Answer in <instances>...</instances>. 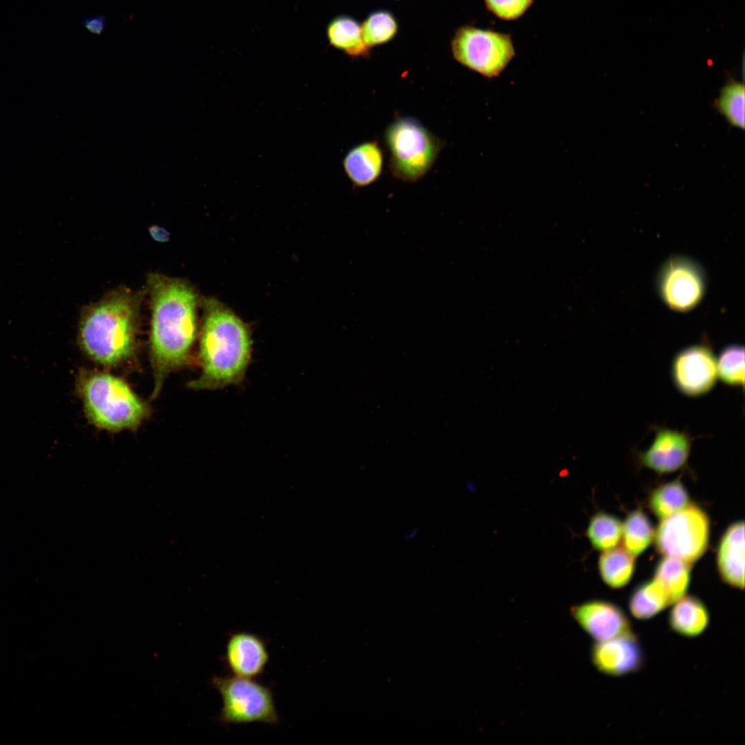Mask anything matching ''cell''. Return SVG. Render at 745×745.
I'll list each match as a JSON object with an SVG mask.
<instances>
[{"instance_id": "obj_7", "label": "cell", "mask_w": 745, "mask_h": 745, "mask_svg": "<svg viewBox=\"0 0 745 745\" xmlns=\"http://www.w3.org/2000/svg\"><path fill=\"white\" fill-rule=\"evenodd\" d=\"M453 57L487 78L499 76L515 54L510 34L464 26L451 40Z\"/></svg>"}, {"instance_id": "obj_5", "label": "cell", "mask_w": 745, "mask_h": 745, "mask_svg": "<svg viewBox=\"0 0 745 745\" xmlns=\"http://www.w3.org/2000/svg\"><path fill=\"white\" fill-rule=\"evenodd\" d=\"M384 140L393 176L406 182L423 178L441 148V141L413 117H398L386 128Z\"/></svg>"}, {"instance_id": "obj_12", "label": "cell", "mask_w": 745, "mask_h": 745, "mask_svg": "<svg viewBox=\"0 0 745 745\" xmlns=\"http://www.w3.org/2000/svg\"><path fill=\"white\" fill-rule=\"evenodd\" d=\"M570 613L595 641L606 640L633 631L625 612L608 601L597 599L586 601L573 606Z\"/></svg>"}, {"instance_id": "obj_11", "label": "cell", "mask_w": 745, "mask_h": 745, "mask_svg": "<svg viewBox=\"0 0 745 745\" xmlns=\"http://www.w3.org/2000/svg\"><path fill=\"white\" fill-rule=\"evenodd\" d=\"M590 659L600 673L611 677L637 673L645 664L643 647L633 631L595 641L590 648Z\"/></svg>"}, {"instance_id": "obj_18", "label": "cell", "mask_w": 745, "mask_h": 745, "mask_svg": "<svg viewBox=\"0 0 745 745\" xmlns=\"http://www.w3.org/2000/svg\"><path fill=\"white\" fill-rule=\"evenodd\" d=\"M326 36L330 44L351 57H366L369 48L364 42L361 24L353 17L339 15L328 24Z\"/></svg>"}, {"instance_id": "obj_29", "label": "cell", "mask_w": 745, "mask_h": 745, "mask_svg": "<svg viewBox=\"0 0 745 745\" xmlns=\"http://www.w3.org/2000/svg\"><path fill=\"white\" fill-rule=\"evenodd\" d=\"M81 26L90 33L101 35L106 29L107 20L103 14H97L83 19Z\"/></svg>"}, {"instance_id": "obj_22", "label": "cell", "mask_w": 745, "mask_h": 745, "mask_svg": "<svg viewBox=\"0 0 745 745\" xmlns=\"http://www.w3.org/2000/svg\"><path fill=\"white\" fill-rule=\"evenodd\" d=\"M713 106L730 125L744 129L745 87L743 82L729 79L720 90Z\"/></svg>"}, {"instance_id": "obj_21", "label": "cell", "mask_w": 745, "mask_h": 745, "mask_svg": "<svg viewBox=\"0 0 745 745\" xmlns=\"http://www.w3.org/2000/svg\"><path fill=\"white\" fill-rule=\"evenodd\" d=\"M668 605L666 593L654 579L638 586L628 601L631 615L639 620L653 618Z\"/></svg>"}, {"instance_id": "obj_13", "label": "cell", "mask_w": 745, "mask_h": 745, "mask_svg": "<svg viewBox=\"0 0 745 745\" xmlns=\"http://www.w3.org/2000/svg\"><path fill=\"white\" fill-rule=\"evenodd\" d=\"M269 661L267 645L260 636L245 631L230 635L225 662L235 676L255 678L263 674Z\"/></svg>"}, {"instance_id": "obj_2", "label": "cell", "mask_w": 745, "mask_h": 745, "mask_svg": "<svg viewBox=\"0 0 745 745\" xmlns=\"http://www.w3.org/2000/svg\"><path fill=\"white\" fill-rule=\"evenodd\" d=\"M139 309L138 295L121 289L85 309L78 330L83 352L106 367L130 359L137 346Z\"/></svg>"}, {"instance_id": "obj_4", "label": "cell", "mask_w": 745, "mask_h": 745, "mask_svg": "<svg viewBox=\"0 0 745 745\" xmlns=\"http://www.w3.org/2000/svg\"><path fill=\"white\" fill-rule=\"evenodd\" d=\"M77 390L89 421L109 431L137 428L148 408L121 379L107 372L81 373Z\"/></svg>"}, {"instance_id": "obj_24", "label": "cell", "mask_w": 745, "mask_h": 745, "mask_svg": "<svg viewBox=\"0 0 745 745\" xmlns=\"http://www.w3.org/2000/svg\"><path fill=\"white\" fill-rule=\"evenodd\" d=\"M364 43L371 48L393 40L398 33V22L392 12L378 10L370 12L361 24Z\"/></svg>"}, {"instance_id": "obj_23", "label": "cell", "mask_w": 745, "mask_h": 745, "mask_svg": "<svg viewBox=\"0 0 745 745\" xmlns=\"http://www.w3.org/2000/svg\"><path fill=\"white\" fill-rule=\"evenodd\" d=\"M622 534V524L615 517L599 512L588 522L586 535L592 546L604 552L617 546Z\"/></svg>"}, {"instance_id": "obj_1", "label": "cell", "mask_w": 745, "mask_h": 745, "mask_svg": "<svg viewBox=\"0 0 745 745\" xmlns=\"http://www.w3.org/2000/svg\"><path fill=\"white\" fill-rule=\"evenodd\" d=\"M148 287L152 305L150 347L155 397L168 375L181 367L188 359L197 334V297L186 282L162 275H150Z\"/></svg>"}, {"instance_id": "obj_20", "label": "cell", "mask_w": 745, "mask_h": 745, "mask_svg": "<svg viewBox=\"0 0 745 745\" xmlns=\"http://www.w3.org/2000/svg\"><path fill=\"white\" fill-rule=\"evenodd\" d=\"M635 556L624 548L615 547L604 551L598 560V570L603 582L619 588L626 585L634 570Z\"/></svg>"}, {"instance_id": "obj_26", "label": "cell", "mask_w": 745, "mask_h": 745, "mask_svg": "<svg viewBox=\"0 0 745 745\" xmlns=\"http://www.w3.org/2000/svg\"><path fill=\"white\" fill-rule=\"evenodd\" d=\"M654 535L650 520L639 510L630 513L622 525L624 548L633 556L642 553L649 546Z\"/></svg>"}, {"instance_id": "obj_17", "label": "cell", "mask_w": 745, "mask_h": 745, "mask_svg": "<svg viewBox=\"0 0 745 745\" xmlns=\"http://www.w3.org/2000/svg\"><path fill=\"white\" fill-rule=\"evenodd\" d=\"M668 615L669 628L678 635L694 638L701 635L711 623L706 605L693 595H684L673 603Z\"/></svg>"}, {"instance_id": "obj_15", "label": "cell", "mask_w": 745, "mask_h": 745, "mask_svg": "<svg viewBox=\"0 0 745 745\" xmlns=\"http://www.w3.org/2000/svg\"><path fill=\"white\" fill-rule=\"evenodd\" d=\"M717 566L723 580L728 585L744 586V524L738 522L724 533L717 552Z\"/></svg>"}, {"instance_id": "obj_8", "label": "cell", "mask_w": 745, "mask_h": 745, "mask_svg": "<svg viewBox=\"0 0 745 745\" xmlns=\"http://www.w3.org/2000/svg\"><path fill=\"white\" fill-rule=\"evenodd\" d=\"M657 550L665 556L691 564L705 552L709 537V519L695 504L662 519L655 533Z\"/></svg>"}, {"instance_id": "obj_27", "label": "cell", "mask_w": 745, "mask_h": 745, "mask_svg": "<svg viewBox=\"0 0 745 745\" xmlns=\"http://www.w3.org/2000/svg\"><path fill=\"white\" fill-rule=\"evenodd\" d=\"M717 376L725 384L744 387V348L731 345L724 348L717 359Z\"/></svg>"}, {"instance_id": "obj_9", "label": "cell", "mask_w": 745, "mask_h": 745, "mask_svg": "<svg viewBox=\"0 0 745 745\" xmlns=\"http://www.w3.org/2000/svg\"><path fill=\"white\" fill-rule=\"evenodd\" d=\"M658 294L671 310L687 312L697 307L706 290V277L695 260L674 255L659 268L656 279Z\"/></svg>"}, {"instance_id": "obj_3", "label": "cell", "mask_w": 745, "mask_h": 745, "mask_svg": "<svg viewBox=\"0 0 745 745\" xmlns=\"http://www.w3.org/2000/svg\"><path fill=\"white\" fill-rule=\"evenodd\" d=\"M251 340L243 322L230 311L208 308L199 342L201 373L195 389H217L241 381L251 356Z\"/></svg>"}, {"instance_id": "obj_10", "label": "cell", "mask_w": 745, "mask_h": 745, "mask_svg": "<svg viewBox=\"0 0 745 745\" xmlns=\"http://www.w3.org/2000/svg\"><path fill=\"white\" fill-rule=\"evenodd\" d=\"M673 382L677 389L690 397L709 392L715 385L717 359L706 345L696 344L679 351L671 366Z\"/></svg>"}, {"instance_id": "obj_19", "label": "cell", "mask_w": 745, "mask_h": 745, "mask_svg": "<svg viewBox=\"0 0 745 745\" xmlns=\"http://www.w3.org/2000/svg\"><path fill=\"white\" fill-rule=\"evenodd\" d=\"M690 564L666 556L657 565L653 579L662 587L670 604L685 595L690 584Z\"/></svg>"}, {"instance_id": "obj_25", "label": "cell", "mask_w": 745, "mask_h": 745, "mask_svg": "<svg viewBox=\"0 0 745 745\" xmlns=\"http://www.w3.org/2000/svg\"><path fill=\"white\" fill-rule=\"evenodd\" d=\"M688 504V493L679 480L658 487L652 493L649 500L651 510L660 519L677 513Z\"/></svg>"}, {"instance_id": "obj_16", "label": "cell", "mask_w": 745, "mask_h": 745, "mask_svg": "<svg viewBox=\"0 0 745 745\" xmlns=\"http://www.w3.org/2000/svg\"><path fill=\"white\" fill-rule=\"evenodd\" d=\"M383 163V152L378 143L369 141L352 148L344 157L343 166L353 185L364 187L378 179Z\"/></svg>"}, {"instance_id": "obj_14", "label": "cell", "mask_w": 745, "mask_h": 745, "mask_svg": "<svg viewBox=\"0 0 745 745\" xmlns=\"http://www.w3.org/2000/svg\"><path fill=\"white\" fill-rule=\"evenodd\" d=\"M691 441L684 432L655 428L654 440L646 451L639 453V459L644 466L657 473L675 471L686 464Z\"/></svg>"}, {"instance_id": "obj_6", "label": "cell", "mask_w": 745, "mask_h": 745, "mask_svg": "<svg viewBox=\"0 0 745 745\" xmlns=\"http://www.w3.org/2000/svg\"><path fill=\"white\" fill-rule=\"evenodd\" d=\"M221 695L222 705L217 717L223 725L261 722L279 723L271 689L251 678L214 676L211 682Z\"/></svg>"}, {"instance_id": "obj_28", "label": "cell", "mask_w": 745, "mask_h": 745, "mask_svg": "<svg viewBox=\"0 0 745 745\" xmlns=\"http://www.w3.org/2000/svg\"><path fill=\"white\" fill-rule=\"evenodd\" d=\"M487 9L498 18L515 20L522 16L533 0H484Z\"/></svg>"}, {"instance_id": "obj_30", "label": "cell", "mask_w": 745, "mask_h": 745, "mask_svg": "<svg viewBox=\"0 0 745 745\" xmlns=\"http://www.w3.org/2000/svg\"><path fill=\"white\" fill-rule=\"evenodd\" d=\"M417 534L418 529L416 528H413L406 532V533L405 534V538L406 540H410L415 538Z\"/></svg>"}]
</instances>
